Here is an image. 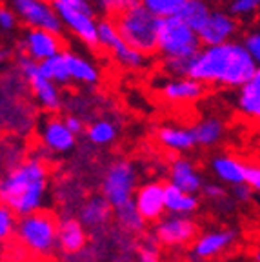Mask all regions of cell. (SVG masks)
I'll return each instance as SVG.
<instances>
[{"label":"cell","mask_w":260,"mask_h":262,"mask_svg":"<svg viewBox=\"0 0 260 262\" xmlns=\"http://www.w3.org/2000/svg\"><path fill=\"white\" fill-rule=\"evenodd\" d=\"M253 193H255V191H253L248 184L235 186V188L231 189V195H233V199H235L236 202H249V201H251Z\"/></svg>","instance_id":"41"},{"label":"cell","mask_w":260,"mask_h":262,"mask_svg":"<svg viewBox=\"0 0 260 262\" xmlns=\"http://www.w3.org/2000/svg\"><path fill=\"white\" fill-rule=\"evenodd\" d=\"M137 188V169H135L131 160H113L106 168L104 177H102L100 189L102 196L110 202L113 211L133 202Z\"/></svg>","instance_id":"6"},{"label":"cell","mask_w":260,"mask_h":262,"mask_svg":"<svg viewBox=\"0 0 260 262\" xmlns=\"http://www.w3.org/2000/svg\"><path fill=\"white\" fill-rule=\"evenodd\" d=\"M255 262H260V250L255 253Z\"/></svg>","instance_id":"43"},{"label":"cell","mask_w":260,"mask_h":262,"mask_svg":"<svg viewBox=\"0 0 260 262\" xmlns=\"http://www.w3.org/2000/svg\"><path fill=\"white\" fill-rule=\"evenodd\" d=\"M55 11L60 16L62 24L71 35L78 38L84 46H88L93 51H98V18L93 15H85V13L75 11L71 8H66L60 4H53Z\"/></svg>","instance_id":"11"},{"label":"cell","mask_w":260,"mask_h":262,"mask_svg":"<svg viewBox=\"0 0 260 262\" xmlns=\"http://www.w3.org/2000/svg\"><path fill=\"white\" fill-rule=\"evenodd\" d=\"M107 53L111 55V58H113L118 66H122L124 70H144V68L149 64V58H151V57H147V55L137 51V49H133L131 46H127L126 42H124V38L115 42Z\"/></svg>","instance_id":"25"},{"label":"cell","mask_w":260,"mask_h":262,"mask_svg":"<svg viewBox=\"0 0 260 262\" xmlns=\"http://www.w3.org/2000/svg\"><path fill=\"white\" fill-rule=\"evenodd\" d=\"M236 241V231L231 228L226 229H215L209 233L200 235L193 244V258L197 260H207L216 255L224 253L229 250Z\"/></svg>","instance_id":"16"},{"label":"cell","mask_w":260,"mask_h":262,"mask_svg":"<svg viewBox=\"0 0 260 262\" xmlns=\"http://www.w3.org/2000/svg\"><path fill=\"white\" fill-rule=\"evenodd\" d=\"M64 122H66V126L71 129V133H75V135H80L82 131H84V120H82L80 117H77V115H66Z\"/></svg>","instance_id":"42"},{"label":"cell","mask_w":260,"mask_h":262,"mask_svg":"<svg viewBox=\"0 0 260 262\" xmlns=\"http://www.w3.org/2000/svg\"><path fill=\"white\" fill-rule=\"evenodd\" d=\"M159 93L171 104H191L197 102L206 93L202 82L191 77H166L157 80Z\"/></svg>","instance_id":"13"},{"label":"cell","mask_w":260,"mask_h":262,"mask_svg":"<svg viewBox=\"0 0 260 262\" xmlns=\"http://www.w3.org/2000/svg\"><path fill=\"white\" fill-rule=\"evenodd\" d=\"M38 133H40L42 146L51 153H68L77 144V135L71 133V129L66 126L64 119H58L55 115L42 120L38 126Z\"/></svg>","instance_id":"15"},{"label":"cell","mask_w":260,"mask_h":262,"mask_svg":"<svg viewBox=\"0 0 260 262\" xmlns=\"http://www.w3.org/2000/svg\"><path fill=\"white\" fill-rule=\"evenodd\" d=\"M169 182L175 184L177 188H180L182 191L195 193V195L206 186L202 175L197 169V166L189 159H186V157H179V159H175L171 162Z\"/></svg>","instance_id":"17"},{"label":"cell","mask_w":260,"mask_h":262,"mask_svg":"<svg viewBox=\"0 0 260 262\" xmlns=\"http://www.w3.org/2000/svg\"><path fill=\"white\" fill-rule=\"evenodd\" d=\"M48 191V168L38 159H28L6 173L0 184L2 206L18 217H28L42 209Z\"/></svg>","instance_id":"2"},{"label":"cell","mask_w":260,"mask_h":262,"mask_svg":"<svg viewBox=\"0 0 260 262\" xmlns=\"http://www.w3.org/2000/svg\"><path fill=\"white\" fill-rule=\"evenodd\" d=\"M115 24L127 46L140 53L153 57L159 53V26L160 18L147 11L144 6L131 9L115 18Z\"/></svg>","instance_id":"3"},{"label":"cell","mask_w":260,"mask_h":262,"mask_svg":"<svg viewBox=\"0 0 260 262\" xmlns=\"http://www.w3.org/2000/svg\"><path fill=\"white\" fill-rule=\"evenodd\" d=\"M211 11L213 8L209 4V0H187L177 16H179L184 24H187L189 28L199 33L206 26Z\"/></svg>","instance_id":"26"},{"label":"cell","mask_w":260,"mask_h":262,"mask_svg":"<svg viewBox=\"0 0 260 262\" xmlns=\"http://www.w3.org/2000/svg\"><path fill=\"white\" fill-rule=\"evenodd\" d=\"M239 18L231 15L228 9L213 8L206 26L199 31L202 46H220L233 42L239 33Z\"/></svg>","instance_id":"12"},{"label":"cell","mask_w":260,"mask_h":262,"mask_svg":"<svg viewBox=\"0 0 260 262\" xmlns=\"http://www.w3.org/2000/svg\"><path fill=\"white\" fill-rule=\"evenodd\" d=\"M16 224L18 222L15 221V213L8 206H2L0 208V238L8 241L13 233H16Z\"/></svg>","instance_id":"34"},{"label":"cell","mask_w":260,"mask_h":262,"mask_svg":"<svg viewBox=\"0 0 260 262\" xmlns=\"http://www.w3.org/2000/svg\"><path fill=\"white\" fill-rule=\"evenodd\" d=\"M18 24H20V20H18L16 13L8 4H2V8H0V29H2V33H13L18 28Z\"/></svg>","instance_id":"38"},{"label":"cell","mask_w":260,"mask_h":262,"mask_svg":"<svg viewBox=\"0 0 260 262\" xmlns=\"http://www.w3.org/2000/svg\"><path fill=\"white\" fill-rule=\"evenodd\" d=\"M66 40L62 35L46 31V29L28 28L22 31L20 38L15 44V55H22L35 62H44L55 55L66 51Z\"/></svg>","instance_id":"9"},{"label":"cell","mask_w":260,"mask_h":262,"mask_svg":"<svg viewBox=\"0 0 260 262\" xmlns=\"http://www.w3.org/2000/svg\"><path fill=\"white\" fill-rule=\"evenodd\" d=\"M113 208L104 196H91L82 204L78 211V221L84 224L85 229H100L110 222Z\"/></svg>","instance_id":"21"},{"label":"cell","mask_w":260,"mask_h":262,"mask_svg":"<svg viewBox=\"0 0 260 262\" xmlns=\"http://www.w3.org/2000/svg\"><path fill=\"white\" fill-rule=\"evenodd\" d=\"M244 46L248 48V51L251 53L253 60L256 62V66L260 68V24H256L253 29H249L242 38Z\"/></svg>","instance_id":"35"},{"label":"cell","mask_w":260,"mask_h":262,"mask_svg":"<svg viewBox=\"0 0 260 262\" xmlns=\"http://www.w3.org/2000/svg\"><path fill=\"white\" fill-rule=\"evenodd\" d=\"M186 2L187 0H140V4L149 13H153L157 18L177 16Z\"/></svg>","instance_id":"32"},{"label":"cell","mask_w":260,"mask_h":262,"mask_svg":"<svg viewBox=\"0 0 260 262\" xmlns=\"http://www.w3.org/2000/svg\"><path fill=\"white\" fill-rule=\"evenodd\" d=\"M6 4L16 13L18 20L26 29H46L57 35H62L66 31L51 0H6Z\"/></svg>","instance_id":"8"},{"label":"cell","mask_w":260,"mask_h":262,"mask_svg":"<svg viewBox=\"0 0 260 262\" xmlns=\"http://www.w3.org/2000/svg\"><path fill=\"white\" fill-rule=\"evenodd\" d=\"M137 260L138 262H160V250L157 246V241L149 238L144 242L137 251Z\"/></svg>","instance_id":"36"},{"label":"cell","mask_w":260,"mask_h":262,"mask_svg":"<svg viewBox=\"0 0 260 262\" xmlns=\"http://www.w3.org/2000/svg\"><path fill=\"white\" fill-rule=\"evenodd\" d=\"M164 195H166V209L169 215H191L199 209V196L195 193L182 191L175 184L166 182L164 184Z\"/></svg>","instance_id":"23"},{"label":"cell","mask_w":260,"mask_h":262,"mask_svg":"<svg viewBox=\"0 0 260 262\" xmlns=\"http://www.w3.org/2000/svg\"><path fill=\"white\" fill-rule=\"evenodd\" d=\"M236 107L244 117L260 120V68L255 71L251 80L236 93Z\"/></svg>","instance_id":"24"},{"label":"cell","mask_w":260,"mask_h":262,"mask_svg":"<svg viewBox=\"0 0 260 262\" xmlns=\"http://www.w3.org/2000/svg\"><path fill=\"white\" fill-rule=\"evenodd\" d=\"M85 135H88L90 142L95 144V146H107V144H111L117 139L118 126L113 120L98 119L85 127Z\"/></svg>","instance_id":"29"},{"label":"cell","mask_w":260,"mask_h":262,"mask_svg":"<svg viewBox=\"0 0 260 262\" xmlns=\"http://www.w3.org/2000/svg\"><path fill=\"white\" fill-rule=\"evenodd\" d=\"M66 62H68L69 77L73 84H82V86H97L100 82V68L95 64L91 58L78 55L71 49H66Z\"/></svg>","instance_id":"19"},{"label":"cell","mask_w":260,"mask_h":262,"mask_svg":"<svg viewBox=\"0 0 260 262\" xmlns=\"http://www.w3.org/2000/svg\"><path fill=\"white\" fill-rule=\"evenodd\" d=\"M15 70L22 75L28 88L31 91L35 102L48 113H57L62 107V93L60 86L46 78L40 73V64L22 55H15Z\"/></svg>","instance_id":"7"},{"label":"cell","mask_w":260,"mask_h":262,"mask_svg":"<svg viewBox=\"0 0 260 262\" xmlns=\"http://www.w3.org/2000/svg\"><path fill=\"white\" fill-rule=\"evenodd\" d=\"M115 221L126 233H140L146 228V221L138 213L135 202H129L122 208L115 209Z\"/></svg>","instance_id":"30"},{"label":"cell","mask_w":260,"mask_h":262,"mask_svg":"<svg viewBox=\"0 0 260 262\" xmlns=\"http://www.w3.org/2000/svg\"><path fill=\"white\" fill-rule=\"evenodd\" d=\"M51 4H60L66 8H71L75 11L85 13V15H93L97 16V6H95V0H51Z\"/></svg>","instance_id":"37"},{"label":"cell","mask_w":260,"mask_h":262,"mask_svg":"<svg viewBox=\"0 0 260 262\" xmlns=\"http://www.w3.org/2000/svg\"><path fill=\"white\" fill-rule=\"evenodd\" d=\"M58 226L60 222L53 213L40 209L18 219L15 235L29 251L48 257L58 248Z\"/></svg>","instance_id":"4"},{"label":"cell","mask_w":260,"mask_h":262,"mask_svg":"<svg viewBox=\"0 0 260 262\" xmlns=\"http://www.w3.org/2000/svg\"><path fill=\"white\" fill-rule=\"evenodd\" d=\"M258 70L256 62L242 40L220 46H204L189 62L187 77L202 82L204 86H220L240 90Z\"/></svg>","instance_id":"1"},{"label":"cell","mask_w":260,"mask_h":262,"mask_svg":"<svg viewBox=\"0 0 260 262\" xmlns=\"http://www.w3.org/2000/svg\"><path fill=\"white\" fill-rule=\"evenodd\" d=\"M40 73L46 78H49L51 82H55L57 86H68V84H73L71 77H69L68 70V62H66L64 51L55 57L48 58V60L40 62Z\"/></svg>","instance_id":"28"},{"label":"cell","mask_w":260,"mask_h":262,"mask_svg":"<svg viewBox=\"0 0 260 262\" xmlns=\"http://www.w3.org/2000/svg\"><path fill=\"white\" fill-rule=\"evenodd\" d=\"M199 33L184 24L179 16L160 18L159 55L164 58H193L202 49Z\"/></svg>","instance_id":"5"},{"label":"cell","mask_w":260,"mask_h":262,"mask_svg":"<svg viewBox=\"0 0 260 262\" xmlns=\"http://www.w3.org/2000/svg\"><path fill=\"white\" fill-rule=\"evenodd\" d=\"M246 184L255 193H260V166H249L246 171Z\"/></svg>","instance_id":"40"},{"label":"cell","mask_w":260,"mask_h":262,"mask_svg":"<svg viewBox=\"0 0 260 262\" xmlns=\"http://www.w3.org/2000/svg\"><path fill=\"white\" fill-rule=\"evenodd\" d=\"M228 11L235 18H249L260 11V0H229Z\"/></svg>","instance_id":"33"},{"label":"cell","mask_w":260,"mask_h":262,"mask_svg":"<svg viewBox=\"0 0 260 262\" xmlns=\"http://www.w3.org/2000/svg\"><path fill=\"white\" fill-rule=\"evenodd\" d=\"M202 193L206 199H209L211 202H216V204H220V202H224L226 199H228V191H226L220 184H206L202 189Z\"/></svg>","instance_id":"39"},{"label":"cell","mask_w":260,"mask_h":262,"mask_svg":"<svg viewBox=\"0 0 260 262\" xmlns=\"http://www.w3.org/2000/svg\"><path fill=\"white\" fill-rule=\"evenodd\" d=\"M211 171L224 184L229 186H240L246 184V171H248V164L240 162L239 159L231 155H215L209 162Z\"/></svg>","instance_id":"20"},{"label":"cell","mask_w":260,"mask_h":262,"mask_svg":"<svg viewBox=\"0 0 260 262\" xmlns=\"http://www.w3.org/2000/svg\"><path fill=\"white\" fill-rule=\"evenodd\" d=\"M159 142L166 149L177 153H186L197 146L195 135H193L191 127L184 126H162L157 133Z\"/></svg>","instance_id":"22"},{"label":"cell","mask_w":260,"mask_h":262,"mask_svg":"<svg viewBox=\"0 0 260 262\" xmlns=\"http://www.w3.org/2000/svg\"><path fill=\"white\" fill-rule=\"evenodd\" d=\"M191 129H193V135H195L197 146L211 147L222 140L226 126L216 117H207V119L199 120Z\"/></svg>","instance_id":"27"},{"label":"cell","mask_w":260,"mask_h":262,"mask_svg":"<svg viewBox=\"0 0 260 262\" xmlns=\"http://www.w3.org/2000/svg\"><path fill=\"white\" fill-rule=\"evenodd\" d=\"M153 231V238L159 244L167 246V248H180V246H187L197 241L199 226L189 217L169 215V217L159 221Z\"/></svg>","instance_id":"10"},{"label":"cell","mask_w":260,"mask_h":262,"mask_svg":"<svg viewBox=\"0 0 260 262\" xmlns=\"http://www.w3.org/2000/svg\"><path fill=\"white\" fill-rule=\"evenodd\" d=\"M88 244V231L78 219L68 217L58 226V250L64 255H78Z\"/></svg>","instance_id":"18"},{"label":"cell","mask_w":260,"mask_h":262,"mask_svg":"<svg viewBox=\"0 0 260 262\" xmlns=\"http://www.w3.org/2000/svg\"><path fill=\"white\" fill-rule=\"evenodd\" d=\"M95 6H97V11L102 13V18H113L115 20L117 16L142 4H140V0H95Z\"/></svg>","instance_id":"31"},{"label":"cell","mask_w":260,"mask_h":262,"mask_svg":"<svg viewBox=\"0 0 260 262\" xmlns=\"http://www.w3.org/2000/svg\"><path fill=\"white\" fill-rule=\"evenodd\" d=\"M138 213L142 215L146 222L162 221L166 209V195H164V184L159 180H149L138 186L133 199Z\"/></svg>","instance_id":"14"}]
</instances>
